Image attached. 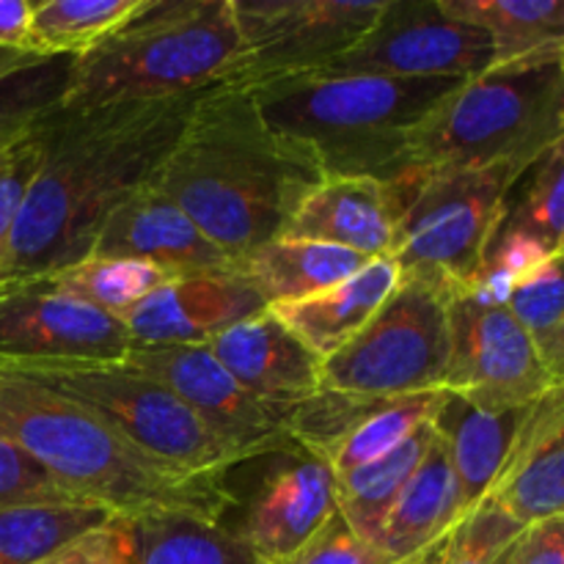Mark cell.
<instances>
[{
	"instance_id": "obj_7",
	"label": "cell",
	"mask_w": 564,
	"mask_h": 564,
	"mask_svg": "<svg viewBox=\"0 0 564 564\" xmlns=\"http://www.w3.org/2000/svg\"><path fill=\"white\" fill-rule=\"evenodd\" d=\"M0 369L77 402L147 455L191 474H229L246 457L163 383L127 361H22Z\"/></svg>"
},
{
	"instance_id": "obj_14",
	"label": "cell",
	"mask_w": 564,
	"mask_h": 564,
	"mask_svg": "<svg viewBox=\"0 0 564 564\" xmlns=\"http://www.w3.org/2000/svg\"><path fill=\"white\" fill-rule=\"evenodd\" d=\"M257 477L235 494L237 521L226 523L264 564L290 560L339 507L336 474L303 446L253 457Z\"/></svg>"
},
{
	"instance_id": "obj_29",
	"label": "cell",
	"mask_w": 564,
	"mask_h": 564,
	"mask_svg": "<svg viewBox=\"0 0 564 564\" xmlns=\"http://www.w3.org/2000/svg\"><path fill=\"white\" fill-rule=\"evenodd\" d=\"M147 0H42L33 3L31 47L33 55L58 58V55L88 53L108 33L124 25L143 9Z\"/></svg>"
},
{
	"instance_id": "obj_45",
	"label": "cell",
	"mask_w": 564,
	"mask_h": 564,
	"mask_svg": "<svg viewBox=\"0 0 564 564\" xmlns=\"http://www.w3.org/2000/svg\"><path fill=\"white\" fill-rule=\"evenodd\" d=\"M562 251H564V242H562Z\"/></svg>"
},
{
	"instance_id": "obj_13",
	"label": "cell",
	"mask_w": 564,
	"mask_h": 564,
	"mask_svg": "<svg viewBox=\"0 0 564 564\" xmlns=\"http://www.w3.org/2000/svg\"><path fill=\"white\" fill-rule=\"evenodd\" d=\"M449 295L446 391L485 408L529 405L554 386L543 356L505 303Z\"/></svg>"
},
{
	"instance_id": "obj_16",
	"label": "cell",
	"mask_w": 564,
	"mask_h": 564,
	"mask_svg": "<svg viewBox=\"0 0 564 564\" xmlns=\"http://www.w3.org/2000/svg\"><path fill=\"white\" fill-rule=\"evenodd\" d=\"M240 268L180 275L143 297L124 317L132 345H207L231 325L264 312Z\"/></svg>"
},
{
	"instance_id": "obj_3",
	"label": "cell",
	"mask_w": 564,
	"mask_h": 564,
	"mask_svg": "<svg viewBox=\"0 0 564 564\" xmlns=\"http://www.w3.org/2000/svg\"><path fill=\"white\" fill-rule=\"evenodd\" d=\"M0 433L61 488L113 516H185L226 521L229 474H191L147 455L97 413L0 369Z\"/></svg>"
},
{
	"instance_id": "obj_35",
	"label": "cell",
	"mask_w": 564,
	"mask_h": 564,
	"mask_svg": "<svg viewBox=\"0 0 564 564\" xmlns=\"http://www.w3.org/2000/svg\"><path fill=\"white\" fill-rule=\"evenodd\" d=\"M523 523L496 499H485L449 532L441 564H505Z\"/></svg>"
},
{
	"instance_id": "obj_37",
	"label": "cell",
	"mask_w": 564,
	"mask_h": 564,
	"mask_svg": "<svg viewBox=\"0 0 564 564\" xmlns=\"http://www.w3.org/2000/svg\"><path fill=\"white\" fill-rule=\"evenodd\" d=\"M17 505H88V501L61 488L22 446L0 433V507Z\"/></svg>"
},
{
	"instance_id": "obj_42",
	"label": "cell",
	"mask_w": 564,
	"mask_h": 564,
	"mask_svg": "<svg viewBox=\"0 0 564 564\" xmlns=\"http://www.w3.org/2000/svg\"><path fill=\"white\" fill-rule=\"evenodd\" d=\"M39 61H44V58H39V55H33V53L0 50V80H3V77H9V75H14V72L25 69V66L39 64Z\"/></svg>"
},
{
	"instance_id": "obj_12",
	"label": "cell",
	"mask_w": 564,
	"mask_h": 564,
	"mask_svg": "<svg viewBox=\"0 0 564 564\" xmlns=\"http://www.w3.org/2000/svg\"><path fill=\"white\" fill-rule=\"evenodd\" d=\"M124 361L180 397L246 460L297 446L290 435L295 405L259 400L226 372L207 345H132Z\"/></svg>"
},
{
	"instance_id": "obj_20",
	"label": "cell",
	"mask_w": 564,
	"mask_h": 564,
	"mask_svg": "<svg viewBox=\"0 0 564 564\" xmlns=\"http://www.w3.org/2000/svg\"><path fill=\"white\" fill-rule=\"evenodd\" d=\"M490 499L523 527L564 516V380L532 402L516 452Z\"/></svg>"
},
{
	"instance_id": "obj_31",
	"label": "cell",
	"mask_w": 564,
	"mask_h": 564,
	"mask_svg": "<svg viewBox=\"0 0 564 564\" xmlns=\"http://www.w3.org/2000/svg\"><path fill=\"white\" fill-rule=\"evenodd\" d=\"M518 182H523V187L516 198H507L499 229L529 237L545 253H560L564 242V135L540 154Z\"/></svg>"
},
{
	"instance_id": "obj_39",
	"label": "cell",
	"mask_w": 564,
	"mask_h": 564,
	"mask_svg": "<svg viewBox=\"0 0 564 564\" xmlns=\"http://www.w3.org/2000/svg\"><path fill=\"white\" fill-rule=\"evenodd\" d=\"M130 521L113 516L39 564H130Z\"/></svg>"
},
{
	"instance_id": "obj_11",
	"label": "cell",
	"mask_w": 564,
	"mask_h": 564,
	"mask_svg": "<svg viewBox=\"0 0 564 564\" xmlns=\"http://www.w3.org/2000/svg\"><path fill=\"white\" fill-rule=\"evenodd\" d=\"M494 64V42L488 33L460 17H452L441 0H389L378 22L319 72L449 77L466 83L485 75Z\"/></svg>"
},
{
	"instance_id": "obj_10",
	"label": "cell",
	"mask_w": 564,
	"mask_h": 564,
	"mask_svg": "<svg viewBox=\"0 0 564 564\" xmlns=\"http://www.w3.org/2000/svg\"><path fill=\"white\" fill-rule=\"evenodd\" d=\"M389 0H231L242 58L226 83L257 88L319 72L378 22Z\"/></svg>"
},
{
	"instance_id": "obj_34",
	"label": "cell",
	"mask_w": 564,
	"mask_h": 564,
	"mask_svg": "<svg viewBox=\"0 0 564 564\" xmlns=\"http://www.w3.org/2000/svg\"><path fill=\"white\" fill-rule=\"evenodd\" d=\"M75 58L58 55L25 66L0 80V147L31 130L50 110L61 108Z\"/></svg>"
},
{
	"instance_id": "obj_8",
	"label": "cell",
	"mask_w": 564,
	"mask_h": 564,
	"mask_svg": "<svg viewBox=\"0 0 564 564\" xmlns=\"http://www.w3.org/2000/svg\"><path fill=\"white\" fill-rule=\"evenodd\" d=\"M523 174L527 169L510 163L411 174L391 253L402 279L430 281L444 290L471 279Z\"/></svg>"
},
{
	"instance_id": "obj_41",
	"label": "cell",
	"mask_w": 564,
	"mask_h": 564,
	"mask_svg": "<svg viewBox=\"0 0 564 564\" xmlns=\"http://www.w3.org/2000/svg\"><path fill=\"white\" fill-rule=\"evenodd\" d=\"M31 0H0V50L31 53ZM42 58V55H39Z\"/></svg>"
},
{
	"instance_id": "obj_28",
	"label": "cell",
	"mask_w": 564,
	"mask_h": 564,
	"mask_svg": "<svg viewBox=\"0 0 564 564\" xmlns=\"http://www.w3.org/2000/svg\"><path fill=\"white\" fill-rule=\"evenodd\" d=\"M113 512L91 505L0 507V564H39L66 549Z\"/></svg>"
},
{
	"instance_id": "obj_44",
	"label": "cell",
	"mask_w": 564,
	"mask_h": 564,
	"mask_svg": "<svg viewBox=\"0 0 564 564\" xmlns=\"http://www.w3.org/2000/svg\"><path fill=\"white\" fill-rule=\"evenodd\" d=\"M560 380H564V350H562L560 361H556V367H554V383H560Z\"/></svg>"
},
{
	"instance_id": "obj_26",
	"label": "cell",
	"mask_w": 564,
	"mask_h": 564,
	"mask_svg": "<svg viewBox=\"0 0 564 564\" xmlns=\"http://www.w3.org/2000/svg\"><path fill=\"white\" fill-rule=\"evenodd\" d=\"M130 521V564H264L226 523L185 512Z\"/></svg>"
},
{
	"instance_id": "obj_2",
	"label": "cell",
	"mask_w": 564,
	"mask_h": 564,
	"mask_svg": "<svg viewBox=\"0 0 564 564\" xmlns=\"http://www.w3.org/2000/svg\"><path fill=\"white\" fill-rule=\"evenodd\" d=\"M323 180L317 158L275 132L248 88L218 83L198 94L180 141L149 182L240 264L284 235Z\"/></svg>"
},
{
	"instance_id": "obj_24",
	"label": "cell",
	"mask_w": 564,
	"mask_h": 564,
	"mask_svg": "<svg viewBox=\"0 0 564 564\" xmlns=\"http://www.w3.org/2000/svg\"><path fill=\"white\" fill-rule=\"evenodd\" d=\"M367 262L369 259L361 253L328 242L275 237L248 253L237 268L248 275L268 306H281V303L306 301L341 284Z\"/></svg>"
},
{
	"instance_id": "obj_36",
	"label": "cell",
	"mask_w": 564,
	"mask_h": 564,
	"mask_svg": "<svg viewBox=\"0 0 564 564\" xmlns=\"http://www.w3.org/2000/svg\"><path fill=\"white\" fill-rule=\"evenodd\" d=\"M44 119H39L31 130H25L11 143L0 147V281H3L6 262H9L11 237H14L22 202H25L28 187L42 163Z\"/></svg>"
},
{
	"instance_id": "obj_27",
	"label": "cell",
	"mask_w": 564,
	"mask_h": 564,
	"mask_svg": "<svg viewBox=\"0 0 564 564\" xmlns=\"http://www.w3.org/2000/svg\"><path fill=\"white\" fill-rule=\"evenodd\" d=\"M441 6L488 33L494 66L564 53V0H441Z\"/></svg>"
},
{
	"instance_id": "obj_22",
	"label": "cell",
	"mask_w": 564,
	"mask_h": 564,
	"mask_svg": "<svg viewBox=\"0 0 564 564\" xmlns=\"http://www.w3.org/2000/svg\"><path fill=\"white\" fill-rule=\"evenodd\" d=\"M402 273L394 257L369 259L356 275L306 301L268 306L308 350L328 361L400 286Z\"/></svg>"
},
{
	"instance_id": "obj_38",
	"label": "cell",
	"mask_w": 564,
	"mask_h": 564,
	"mask_svg": "<svg viewBox=\"0 0 564 564\" xmlns=\"http://www.w3.org/2000/svg\"><path fill=\"white\" fill-rule=\"evenodd\" d=\"M281 564H394L380 549L352 532L339 510Z\"/></svg>"
},
{
	"instance_id": "obj_5",
	"label": "cell",
	"mask_w": 564,
	"mask_h": 564,
	"mask_svg": "<svg viewBox=\"0 0 564 564\" xmlns=\"http://www.w3.org/2000/svg\"><path fill=\"white\" fill-rule=\"evenodd\" d=\"M240 58L231 0H147L124 25L77 55L61 108L193 97L229 80Z\"/></svg>"
},
{
	"instance_id": "obj_6",
	"label": "cell",
	"mask_w": 564,
	"mask_h": 564,
	"mask_svg": "<svg viewBox=\"0 0 564 564\" xmlns=\"http://www.w3.org/2000/svg\"><path fill=\"white\" fill-rule=\"evenodd\" d=\"M564 135V53L490 66L457 86L408 149L411 174L444 169H529Z\"/></svg>"
},
{
	"instance_id": "obj_33",
	"label": "cell",
	"mask_w": 564,
	"mask_h": 564,
	"mask_svg": "<svg viewBox=\"0 0 564 564\" xmlns=\"http://www.w3.org/2000/svg\"><path fill=\"white\" fill-rule=\"evenodd\" d=\"M543 356L551 378L564 350V251L551 253L516 284L505 303Z\"/></svg>"
},
{
	"instance_id": "obj_9",
	"label": "cell",
	"mask_w": 564,
	"mask_h": 564,
	"mask_svg": "<svg viewBox=\"0 0 564 564\" xmlns=\"http://www.w3.org/2000/svg\"><path fill=\"white\" fill-rule=\"evenodd\" d=\"M449 369V295L402 279L372 319L323 361V389L361 400L438 391Z\"/></svg>"
},
{
	"instance_id": "obj_40",
	"label": "cell",
	"mask_w": 564,
	"mask_h": 564,
	"mask_svg": "<svg viewBox=\"0 0 564 564\" xmlns=\"http://www.w3.org/2000/svg\"><path fill=\"white\" fill-rule=\"evenodd\" d=\"M505 564H564V516L540 518L523 527Z\"/></svg>"
},
{
	"instance_id": "obj_18",
	"label": "cell",
	"mask_w": 564,
	"mask_h": 564,
	"mask_svg": "<svg viewBox=\"0 0 564 564\" xmlns=\"http://www.w3.org/2000/svg\"><path fill=\"white\" fill-rule=\"evenodd\" d=\"M411 176L400 182L372 176H325L301 202L281 237L317 240L367 259L391 257L405 213Z\"/></svg>"
},
{
	"instance_id": "obj_17",
	"label": "cell",
	"mask_w": 564,
	"mask_h": 564,
	"mask_svg": "<svg viewBox=\"0 0 564 564\" xmlns=\"http://www.w3.org/2000/svg\"><path fill=\"white\" fill-rule=\"evenodd\" d=\"M88 257L135 259L171 279L237 268L152 182L130 193L105 218Z\"/></svg>"
},
{
	"instance_id": "obj_32",
	"label": "cell",
	"mask_w": 564,
	"mask_h": 564,
	"mask_svg": "<svg viewBox=\"0 0 564 564\" xmlns=\"http://www.w3.org/2000/svg\"><path fill=\"white\" fill-rule=\"evenodd\" d=\"M441 400H444V389L383 400L378 408H372V413L364 422H358L341 438L334 455L328 457V466L334 468V474H345L389 455L402 441L411 438L419 427L433 422Z\"/></svg>"
},
{
	"instance_id": "obj_15",
	"label": "cell",
	"mask_w": 564,
	"mask_h": 564,
	"mask_svg": "<svg viewBox=\"0 0 564 564\" xmlns=\"http://www.w3.org/2000/svg\"><path fill=\"white\" fill-rule=\"evenodd\" d=\"M132 350L121 319L44 279L0 286V361H124Z\"/></svg>"
},
{
	"instance_id": "obj_43",
	"label": "cell",
	"mask_w": 564,
	"mask_h": 564,
	"mask_svg": "<svg viewBox=\"0 0 564 564\" xmlns=\"http://www.w3.org/2000/svg\"><path fill=\"white\" fill-rule=\"evenodd\" d=\"M444 545H446V538L441 540V543H435L433 549L422 551L419 556H413V560L402 562V564H441V554H444Z\"/></svg>"
},
{
	"instance_id": "obj_30",
	"label": "cell",
	"mask_w": 564,
	"mask_h": 564,
	"mask_svg": "<svg viewBox=\"0 0 564 564\" xmlns=\"http://www.w3.org/2000/svg\"><path fill=\"white\" fill-rule=\"evenodd\" d=\"M44 281L124 323L127 314L143 297H149L165 281H171V275L147 262H135V259L86 257L69 268L58 270V273L44 275Z\"/></svg>"
},
{
	"instance_id": "obj_19",
	"label": "cell",
	"mask_w": 564,
	"mask_h": 564,
	"mask_svg": "<svg viewBox=\"0 0 564 564\" xmlns=\"http://www.w3.org/2000/svg\"><path fill=\"white\" fill-rule=\"evenodd\" d=\"M207 347L237 383L264 402L297 405L323 389V358L270 308L213 336Z\"/></svg>"
},
{
	"instance_id": "obj_1",
	"label": "cell",
	"mask_w": 564,
	"mask_h": 564,
	"mask_svg": "<svg viewBox=\"0 0 564 564\" xmlns=\"http://www.w3.org/2000/svg\"><path fill=\"white\" fill-rule=\"evenodd\" d=\"M196 97L47 113L42 163L22 202L0 286L86 259L105 218L152 180L180 141Z\"/></svg>"
},
{
	"instance_id": "obj_25",
	"label": "cell",
	"mask_w": 564,
	"mask_h": 564,
	"mask_svg": "<svg viewBox=\"0 0 564 564\" xmlns=\"http://www.w3.org/2000/svg\"><path fill=\"white\" fill-rule=\"evenodd\" d=\"M435 438L433 422L419 427L408 441L378 460L358 466L352 471L336 474V507L350 523L352 532L378 549L386 521L397 499L422 466L430 444Z\"/></svg>"
},
{
	"instance_id": "obj_21",
	"label": "cell",
	"mask_w": 564,
	"mask_h": 564,
	"mask_svg": "<svg viewBox=\"0 0 564 564\" xmlns=\"http://www.w3.org/2000/svg\"><path fill=\"white\" fill-rule=\"evenodd\" d=\"M529 408L532 402L518 408H485L444 389L433 427L449 452L452 468L463 490L466 516L494 494L496 482L516 452Z\"/></svg>"
},
{
	"instance_id": "obj_4",
	"label": "cell",
	"mask_w": 564,
	"mask_h": 564,
	"mask_svg": "<svg viewBox=\"0 0 564 564\" xmlns=\"http://www.w3.org/2000/svg\"><path fill=\"white\" fill-rule=\"evenodd\" d=\"M463 86L449 77L306 75L248 88L264 121L303 143L325 176H411L408 149L430 113Z\"/></svg>"
},
{
	"instance_id": "obj_23",
	"label": "cell",
	"mask_w": 564,
	"mask_h": 564,
	"mask_svg": "<svg viewBox=\"0 0 564 564\" xmlns=\"http://www.w3.org/2000/svg\"><path fill=\"white\" fill-rule=\"evenodd\" d=\"M466 518L463 490L452 468L449 452L435 435L422 466L397 499L378 549L394 564H402L422 551L433 549Z\"/></svg>"
}]
</instances>
